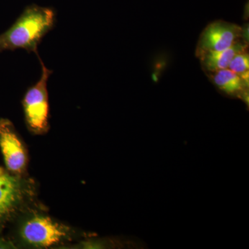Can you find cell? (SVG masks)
Masks as SVG:
<instances>
[{
    "instance_id": "cell-1",
    "label": "cell",
    "mask_w": 249,
    "mask_h": 249,
    "mask_svg": "<svg viewBox=\"0 0 249 249\" xmlns=\"http://www.w3.org/2000/svg\"><path fill=\"white\" fill-rule=\"evenodd\" d=\"M8 230L6 235L16 249H65L94 236L51 215L48 207L42 202L21 214Z\"/></svg>"
},
{
    "instance_id": "cell-2",
    "label": "cell",
    "mask_w": 249,
    "mask_h": 249,
    "mask_svg": "<svg viewBox=\"0 0 249 249\" xmlns=\"http://www.w3.org/2000/svg\"><path fill=\"white\" fill-rule=\"evenodd\" d=\"M37 181L27 175H15L0 165V235L21 214L40 204Z\"/></svg>"
},
{
    "instance_id": "cell-3",
    "label": "cell",
    "mask_w": 249,
    "mask_h": 249,
    "mask_svg": "<svg viewBox=\"0 0 249 249\" xmlns=\"http://www.w3.org/2000/svg\"><path fill=\"white\" fill-rule=\"evenodd\" d=\"M55 23L53 10L29 6L9 29L0 34V52L22 49L37 54V47Z\"/></svg>"
},
{
    "instance_id": "cell-4",
    "label": "cell",
    "mask_w": 249,
    "mask_h": 249,
    "mask_svg": "<svg viewBox=\"0 0 249 249\" xmlns=\"http://www.w3.org/2000/svg\"><path fill=\"white\" fill-rule=\"evenodd\" d=\"M42 73L38 81L26 91L22 104L24 121L28 130L36 136L45 135L50 129L49 93L47 82L53 71L45 66L40 58Z\"/></svg>"
},
{
    "instance_id": "cell-5",
    "label": "cell",
    "mask_w": 249,
    "mask_h": 249,
    "mask_svg": "<svg viewBox=\"0 0 249 249\" xmlns=\"http://www.w3.org/2000/svg\"><path fill=\"white\" fill-rule=\"evenodd\" d=\"M0 150L4 167L15 175H27L29 151L25 142L9 119H0Z\"/></svg>"
},
{
    "instance_id": "cell-6",
    "label": "cell",
    "mask_w": 249,
    "mask_h": 249,
    "mask_svg": "<svg viewBox=\"0 0 249 249\" xmlns=\"http://www.w3.org/2000/svg\"><path fill=\"white\" fill-rule=\"evenodd\" d=\"M243 29L235 23L216 20L206 26L196 44V55L221 52L230 48L243 39Z\"/></svg>"
},
{
    "instance_id": "cell-7",
    "label": "cell",
    "mask_w": 249,
    "mask_h": 249,
    "mask_svg": "<svg viewBox=\"0 0 249 249\" xmlns=\"http://www.w3.org/2000/svg\"><path fill=\"white\" fill-rule=\"evenodd\" d=\"M206 75L213 84L224 94L239 98L247 96L249 80L244 79L229 69H224Z\"/></svg>"
},
{
    "instance_id": "cell-8",
    "label": "cell",
    "mask_w": 249,
    "mask_h": 249,
    "mask_svg": "<svg viewBox=\"0 0 249 249\" xmlns=\"http://www.w3.org/2000/svg\"><path fill=\"white\" fill-rule=\"evenodd\" d=\"M247 41L242 39L230 48L221 52H206L196 58L200 61L203 71L208 73L227 69L229 64L236 54L248 49Z\"/></svg>"
},
{
    "instance_id": "cell-9",
    "label": "cell",
    "mask_w": 249,
    "mask_h": 249,
    "mask_svg": "<svg viewBox=\"0 0 249 249\" xmlns=\"http://www.w3.org/2000/svg\"><path fill=\"white\" fill-rule=\"evenodd\" d=\"M228 69L243 78L249 79V54L248 50L236 54Z\"/></svg>"
},
{
    "instance_id": "cell-10",
    "label": "cell",
    "mask_w": 249,
    "mask_h": 249,
    "mask_svg": "<svg viewBox=\"0 0 249 249\" xmlns=\"http://www.w3.org/2000/svg\"><path fill=\"white\" fill-rule=\"evenodd\" d=\"M0 249H16V247L7 235L2 234L0 235Z\"/></svg>"
}]
</instances>
